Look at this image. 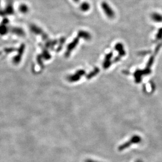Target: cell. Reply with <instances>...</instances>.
Wrapping results in <instances>:
<instances>
[{"instance_id":"7c38bea8","label":"cell","mask_w":162,"mask_h":162,"mask_svg":"<svg viewBox=\"0 0 162 162\" xmlns=\"http://www.w3.org/2000/svg\"><path fill=\"white\" fill-rule=\"evenodd\" d=\"M84 162H98L97 160H91V159H87L85 160Z\"/></svg>"},{"instance_id":"ba28073f","label":"cell","mask_w":162,"mask_h":162,"mask_svg":"<svg viewBox=\"0 0 162 162\" xmlns=\"http://www.w3.org/2000/svg\"><path fill=\"white\" fill-rule=\"evenodd\" d=\"M12 31H13L14 33L17 34L19 35H21V36L24 34V31H23L22 29H19V28H14V29L12 30Z\"/></svg>"},{"instance_id":"30bf717a","label":"cell","mask_w":162,"mask_h":162,"mask_svg":"<svg viewBox=\"0 0 162 162\" xmlns=\"http://www.w3.org/2000/svg\"><path fill=\"white\" fill-rule=\"evenodd\" d=\"M7 32V28L5 25H2L0 27V33L1 34H5Z\"/></svg>"},{"instance_id":"7a4b0ae2","label":"cell","mask_w":162,"mask_h":162,"mask_svg":"<svg viewBox=\"0 0 162 162\" xmlns=\"http://www.w3.org/2000/svg\"><path fill=\"white\" fill-rule=\"evenodd\" d=\"M101 8L108 17L111 19L115 17V11L113 10L112 8H111L110 6L109 5V4H108L107 2H102L101 3Z\"/></svg>"},{"instance_id":"9c48e42d","label":"cell","mask_w":162,"mask_h":162,"mask_svg":"<svg viewBox=\"0 0 162 162\" xmlns=\"http://www.w3.org/2000/svg\"><path fill=\"white\" fill-rule=\"evenodd\" d=\"M115 48H116V50L119 51V52H120V53H121V55L125 54L124 51H123V46H122V44H120V43H119V44H116Z\"/></svg>"},{"instance_id":"8fae6325","label":"cell","mask_w":162,"mask_h":162,"mask_svg":"<svg viewBox=\"0 0 162 162\" xmlns=\"http://www.w3.org/2000/svg\"><path fill=\"white\" fill-rule=\"evenodd\" d=\"M162 37V29H160V30L158 31L157 35V38H160Z\"/></svg>"},{"instance_id":"52a82bcc","label":"cell","mask_w":162,"mask_h":162,"mask_svg":"<svg viewBox=\"0 0 162 162\" xmlns=\"http://www.w3.org/2000/svg\"><path fill=\"white\" fill-rule=\"evenodd\" d=\"M19 10L22 13H26L29 11V7L26 4H22L19 5Z\"/></svg>"},{"instance_id":"3957f363","label":"cell","mask_w":162,"mask_h":162,"mask_svg":"<svg viewBox=\"0 0 162 162\" xmlns=\"http://www.w3.org/2000/svg\"><path fill=\"white\" fill-rule=\"evenodd\" d=\"M152 19L156 22H162V15L158 13H153L151 15Z\"/></svg>"},{"instance_id":"5b68a950","label":"cell","mask_w":162,"mask_h":162,"mask_svg":"<svg viewBox=\"0 0 162 162\" xmlns=\"http://www.w3.org/2000/svg\"><path fill=\"white\" fill-rule=\"evenodd\" d=\"M79 37H82L84 38H86L87 40H89L91 38V36L89 33L85 31H81L78 33Z\"/></svg>"},{"instance_id":"6da1fadb","label":"cell","mask_w":162,"mask_h":162,"mask_svg":"<svg viewBox=\"0 0 162 162\" xmlns=\"http://www.w3.org/2000/svg\"><path fill=\"white\" fill-rule=\"evenodd\" d=\"M142 141L141 137L139 135H134L128 141L123 143L118 147V151L120 152L124 151L126 149L130 147L133 144H139Z\"/></svg>"},{"instance_id":"8992f818","label":"cell","mask_w":162,"mask_h":162,"mask_svg":"<svg viewBox=\"0 0 162 162\" xmlns=\"http://www.w3.org/2000/svg\"><path fill=\"white\" fill-rule=\"evenodd\" d=\"M5 12L6 14L11 15L14 13V9L12 4H9L6 8Z\"/></svg>"},{"instance_id":"4fadbf2b","label":"cell","mask_w":162,"mask_h":162,"mask_svg":"<svg viewBox=\"0 0 162 162\" xmlns=\"http://www.w3.org/2000/svg\"><path fill=\"white\" fill-rule=\"evenodd\" d=\"M74 2H77H77H78L80 0H74Z\"/></svg>"},{"instance_id":"277c9868","label":"cell","mask_w":162,"mask_h":162,"mask_svg":"<svg viewBox=\"0 0 162 162\" xmlns=\"http://www.w3.org/2000/svg\"><path fill=\"white\" fill-rule=\"evenodd\" d=\"M90 8V5L88 2H84L80 5V9L84 12L88 11Z\"/></svg>"}]
</instances>
